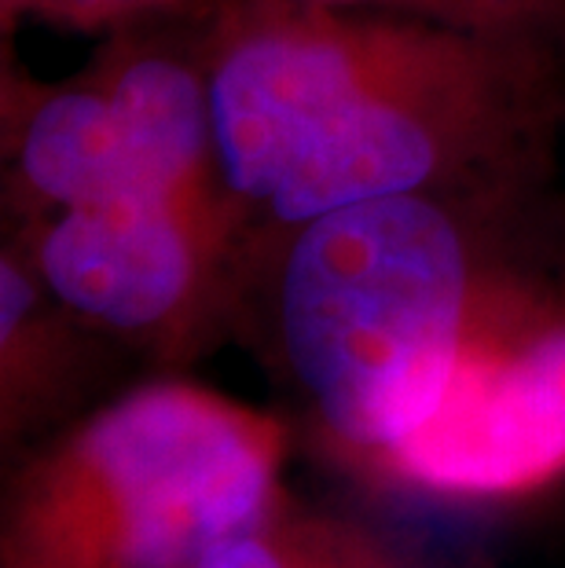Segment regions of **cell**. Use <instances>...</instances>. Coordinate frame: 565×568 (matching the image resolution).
I'll use <instances>...</instances> for the list:
<instances>
[{"instance_id": "obj_1", "label": "cell", "mask_w": 565, "mask_h": 568, "mask_svg": "<svg viewBox=\"0 0 565 568\" xmlns=\"http://www.w3.org/2000/svg\"><path fill=\"white\" fill-rule=\"evenodd\" d=\"M243 250L353 202L547 199L565 55L312 0H202Z\"/></svg>"}, {"instance_id": "obj_2", "label": "cell", "mask_w": 565, "mask_h": 568, "mask_svg": "<svg viewBox=\"0 0 565 568\" xmlns=\"http://www.w3.org/2000/svg\"><path fill=\"white\" fill-rule=\"evenodd\" d=\"M544 199L353 202L243 250L235 326L334 444L379 458L441 407L492 331L565 280Z\"/></svg>"}, {"instance_id": "obj_3", "label": "cell", "mask_w": 565, "mask_h": 568, "mask_svg": "<svg viewBox=\"0 0 565 568\" xmlns=\"http://www.w3.org/2000/svg\"><path fill=\"white\" fill-rule=\"evenodd\" d=\"M283 426L202 385L148 382L92 410L22 480L41 528L103 547L114 568H199L264 525Z\"/></svg>"}, {"instance_id": "obj_4", "label": "cell", "mask_w": 565, "mask_h": 568, "mask_svg": "<svg viewBox=\"0 0 565 568\" xmlns=\"http://www.w3.org/2000/svg\"><path fill=\"white\" fill-rule=\"evenodd\" d=\"M122 199H224L202 0L103 33L52 81L4 44L0 224Z\"/></svg>"}, {"instance_id": "obj_5", "label": "cell", "mask_w": 565, "mask_h": 568, "mask_svg": "<svg viewBox=\"0 0 565 568\" xmlns=\"http://www.w3.org/2000/svg\"><path fill=\"white\" fill-rule=\"evenodd\" d=\"M48 290L118 345L184 356L235 326L243 235L224 199H122L0 224Z\"/></svg>"}, {"instance_id": "obj_6", "label": "cell", "mask_w": 565, "mask_h": 568, "mask_svg": "<svg viewBox=\"0 0 565 568\" xmlns=\"http://www.w3.org/2000/svg\"><path fill=\"white\" fill-rule=\"evenodd\" d=\"M379 466L444 495H514L565 474V280L477 342L441 407Z\"/></svg>"}, {"instance_id": "obj_7", "label": "cell", "mask_w": 565, "mask_h": 568, "mask_svg": "<svg viewBox=\"0 0 565 568\" xmlns=\"http://www.w3.org/2000/svg\"><path fill=\"white\" fill-rule=\"evenodd\" d=\"M118 345L67 308L11 239H0V407L4 437H27L89 393Z\"/></svg>"}, {"instance_id": "obj_8", "label": "cell", "mask_w": 565, "mask_h": 568, "mask_svg": "<svg viewBox=\"0 0 565 568\" xmlns=\"http://www.w3.org/2000/svg\"><path fill=\"white\" fill-rule=\"evenodd\" d=\"M312 4L418 19L430 27L536 44L565 55V0H312Z\"/></svg>"}, {"instance_id": "obj_9", "label": "cell", "mask_w": 565, "mask_h": 568, "mask_svg": "<svg viewBox=\"0 0 565 568\" xmlns=\"http://www.w3.org/2000/svg\"><path fill=\"white\" fill-rule=\"evenodd\" d=\"M199 0H0V33L4 41L22 27H44L63 33L103 38L111 30L162 16L191 11Z\"/></svg>"}, {"instance_id": "obj_10", "label": "cell", "mask_w": 565, "mask_h": 568, "mask_svg": "<svg viewBox=\"0 0 565 568\" xmlns=\"http://www.w3.org/2000/svg\"><path fill=\"white\" fill-rule=\"evenodd\" d=\"M199 568H283V565L269 542H261L258 531H250V536H232L218 542V547L199 561Z\"/></svg>"}, {"instance_id": "obj_11", "label": "cell", "mask_w": 565, "mask_h": 568, "mask_svg": "<svg viewBox=\"0 0 565 568\" xmlns=\"http://www.w3.org/2000/svg\"><path fill=\"white\" fill-rule=\"evenodd\" d=\"M544 235L555 257L565 264V125H562V140H558V165H555V180H551V191L544 199Z\"/></svg>"}]
</instances>
